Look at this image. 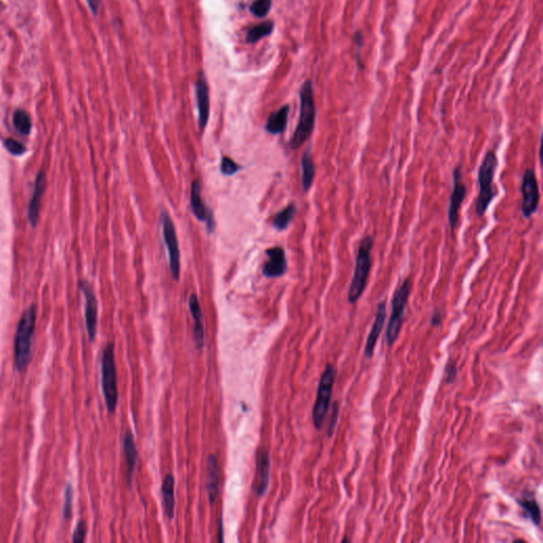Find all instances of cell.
Returning <instances> with one entry per match:
<instances>
[{
	"label": "cell",
	"instance_id": "obj_1",
	"mask_svg": "<svg viewBox=\"0 0 543 543\" xmlns=\"http://www.w3.org/2000/svg\"><path fill=\"white\" fill-rule=\"evenodd\" d=\"M301 112L299 120L295 132L290 141V148L297 150L308 140L314 130L316 108H315L314 95L310 80L303 83L301 89Z\"/></svg>",
	"mask_w": 543,
	"mask_h": 543
},
{
	"label": "cell",
	"instance_id": "obj_2",
	"mask_svg": "<svg viewBox=\"0 0 543 543\" xmlns=\"http://www.w3.org/2000/svg\"><path fill=\"white\" fill-rule=\"evenodd\" d=\"M499 161L494 150H489L486 153L478 172V192L476 200V212L478 218L484 217L492 200L498 196L497 187L494 186V175L497 171Z\"/></svg>",
	"mask_w": 543,
	"mask_h": 543
},
{
	"label": "cell",
	"instance_id": "obj_3",
	"mask_svg": "<svg viewBox=\"0 0 543 543\" xmlns=\"http://www.w3.org/2000/svg\"><path fill=\"white\" fill-rule=\"evenodd\" d=\"M38 316V307L31 305L19 320L14 342L15 367L17 371L27 369L31 359V343Z\"/></svg>",
	"mask_w": 543,
	"mask_h": 543
},
{
	"label": "cell",
	"instance_id": "obj_4",
	"mask_svg": "<svg viewBox=\"0 0 543 543\" xmlns=\"http://www.w3.org/2000/svg\"><path fill=\"white\" fill-rule=\"evenodd\" d=\"M373 246V238L371 235H365L360 242L357 259H356L355 272L348 291V301L350 303H357L365 291L373 264L371 260Z\"/></svg>",
	"mask_w": 543,
	"mask_h": 543
},
{
	"label": "cell",
	"instance_id": "obj_5",
	"mask_svg": "<svg viewBox=\"0 0 543 543\" xmlns=\"http://www.w3.org/2000/svg\"><path fill=\"white\" fill-rule=\"evenodd\" d=\"M412 279L410 277L406 278L402 284L397 287L396 291L393 295L392 313H391L386 328V343L389 347L394 345L398 338L399 334H400L401 327L404 324V312H406L411 291H412Z\"/></svg>",
	"mask_w": 543,
	"mask_h": 543
},
{
	"label": "cell",
	"instance_id": "obj_6",
	"mask_svg": "<svg viewBox=\"0 0 543 543\" xmlns=\"http://www.w3.org/2000/svg\"><path fill=\"white\" fill-rule=\"evenodd\" d=\"M115 346L108 343L105 346L101 361L102 373V391L105 404L108 413H114L118 404V379H117L116 363H115Z\"/></svg>",
	"mask_w": 543,
	"mask_h": 543
},
{
	"label": "cell",
	"instance_id": "obj_7",
	"mask_svg": "<svg viewBox=\"0 0 543 543\" xmlns=\"http://www.w3.org/2000/svg\"><path fill=\"white\" fill-rule=\"evenodd\" d=\"M336 371L332 364H327L324 373L321 376L319 389H317L316 400L312 411V419L315 429L322 430L325 418L328 414L332 401V391L336 382Z\"/></svg>",
	"mask_w": 543,
	"mask_h": 543
},
{
	"label": "cell",
	"instance_id": "obj_8",
	"mask_svg": "<svg viewBox=\"0 0 543 543\" xmlns=\"http://www.w3.org/2000/svg\"><path fill=\"white\" fill-rule=\"evenodd\" d=\"M161 224H163V240H165L167 250H168L171 274L175 280H178L181 275L180 246H178V235H176L174 224L166 211H163L161 213Z\"/></svg>",
	"mask_w": 543,
	"mask_h": 543
},
{
	"label": "cell",
	"instance_id": "obj_9",
	"mask_svg": "<svg viewBox=\"0 0 543 543\" xmlns=\"http://www.w3.org/2000/svg\"><path fill=\"white\" fill-rule=\"evenodd\" d=\"M522 215L525 219H529L538 210L540 202L538 181L536 173L533 169H527L523 173L522 185Z\"/></svg>",
	"mask_w": 543,
	"mask_h": 543
},
{
	"label": "cell",
	"instance_id": "obj_10",
	"mask_svg": "<svg viewBox=\"0 0 543 543\" xmlns=\"http://www.w3.org/2000/svg\"><path fill=\"white\" fill-rule=\"evenodd\" d=\"M467 196V188L463 182L462 167L457 165L453 171V192L450 196L448 219L452 231L457 229L459 222V210Z\"/></svg>",
	"mask_w": 543,
	"mask_h": 543
},
{
	"label": "cell",
	"instance_id": "obj_11",
	"mask_svg": "<svg viewBox=\"0 0 543 543\" xmlns=\"http://www.w3.org/2000/svg\"><path fill=\"white\" fill-rule=\"evenodd\" d=\"M81 289L85 297V323L89 340L93 342L96 338L97 324H98V303L93 287L87 280L81 281Z\"/></svg>",
	"mask_w": 543,
	"mask_h": 543
},
{
	"label": "cell",
	"instance_id": "obj_12",
	"mask_svg": "<svg viewBox=\"0 0 543 543\" xmlns=\"http://www.w3.org/2000/svg\"><path fill=\"white\" fill-rule=\"evenodd\" d=\"M270 459L268 451L260 448L256 453V474H255L254 490L258 497H262L268 489L270 481Z\"/></svg>",
	"mask_w": 543,
	"mask_h": 543
},
{
	"label": "cell",
	"instance_id": "obj_13",
	"mask_svg": "<svg viewBox=\"0 0 543 543\" xmlns=\"http://www.w3.org/2000/svg\"><path fill=\"white\" fill-rule=\"evenodd\" d=\"M268 262L264 264L262 273L268 278L280 277L287 272V259L285 250L280 246L270 247L266 250Z\"/></svg>",
	"mask_w": 543,
	"mask_h": 543
},
{
	"label": "cell",
	"instance_id": "obj_14",
	"mask_svg": "<svg viewBox=\"0 0 543 543\" xmlns=\"http://www.w3.org/2000/svg\"><path fill=\"white\" fill-rule=\"evenodd\" d=\"M196 102H198V126L200 130L204 131L206 126L209 119V89H208L207 81H206L205 75L200 73L196 81Z\"/></svg>",
	"mask_w": 543,
	"mask_h": 543
},
{
	"label": "cell",
	"instance_id": "obj_15",
	"mask_svg": "<svg viewBox=\"0 0 543 543\" xmlns=\"http://www.w3.org/2000/svg\"><path fill=\"white\" fill-rule=\"evenodd\" d=\"M385 319H386V301H382L378 305L375 322H373L371 332H369L367 340H366L364 355L367 359L373 358L378 340L380 338L381 332H382L383 327H384Z\"/></svg>",
	"mask_w": 543,
	"mask_h": 543
},
{
	"label": "cell",
	"instance_id": "obj_16",
	"mask_svg": "<svg viewBox=\"0 0 543 543\" xmlns=\"http://www.w3.org/2000/svg\"><path fill=\"white\" fill-rule=\"evenodd\" d=\"M190 200H192V211L194 216L198 218L200 221L206 222L207 225V231L209 233H213L216 229V221L212 217V213L209 209H207L202 196H200V185L198 181H194L192 186V194H190Z\"/></svg>",
	"mask_w": 543,
	"mask_h": 543
},
{
	"label": "cell",
	"instance_id": "obj_17",
	"mask_svg": "<svg viewBox=\"0 0 543 543\" xmlns=\"http://www.w3.org/2000/svg\"><path fill=\"white\" fill-rule=\"evenodd\" d=\"M46 188V175L44 171L41 170L36 175L34 183V190H33L32 198L28 208V219L32 227L38 224L40 219L41 203H42V196Z\"/></svg>",
	"mask_w": 543,
	"mask_h": 543
},
{
	"label": "cell",
	"instance_id": "obj_18",
	"mask_svg": "<svg viewBox=\"0 0 543 543\" xmlns=\"http://www.w3.org/2000/svg\"><path fill=\"white\" fill-rule=\"evenodd\" d=\"M220 487V468L218 463L217 457L215 454L209 455L207 461V482H206V489H207L208 500L209 503L213 504L219 496Z\"/></svg>",
	"mask_w": 543,
	"mask_h": 543
},
{
	"label": "cell",
	"instance_id": "obj_19",
	"mask_svg": "<svg viewBox=\"0 0 543 543\" xmlns=\"http://www.w3.org/2000/svg\"><path fill=\"white\" fill-rule=\"evenodd\" d=\"M189 309L194 317V340H196L198 349H200V348H203L204 334H204L203 313H202V309H200V303H198L196 294H192L189 297Z\"/></svg>",
	"mask_w": 543,
	"mask_h": 543
},
{
	"label": "cell",
	"instance_id": "obj_20",
	"mask_svg": "<svg viewBox=\"0 0 543 543\" xmlns=\"http://www.w3.org/2000/svg\"><path fill=\"white\" fill-rule=\"evenodd\" d=\"M124 455H126V469H128V483H131L138 459L137 448H136L134 436L130 430L126 431L124 437Z\"/></svg>",
	"mask_w": 543,
	"mask_h": 543
},
{
	"label": "cell",
	"instance_id": "obj_21",
	"mask_svg": "<svg viewBox=\"0 0 543 543\" xmlns=\"http://www.w3.org/2000/svg\"><path fill=\"white\" fill-rule=\"evenodd\" d=\"M289 112V105H285V106H282L281 108H279L277 112L270 115L266 124V132H268L270 134H273V135L284 133L286 128H287Z\"/></svg>",
	"mask_w": 543,
	"mask_h": 543
},
{
	"label": "cell",
	"instance_id": "obj_22",
	"mask_svg": "<svg viewBox=\"0 0 543 543\" xmlns=\"http://www.w3.org/2000/svg\"><path fill=\"white\" fill-rule=\"evenodd\" d=\"M161 492H163V503L165 513L169 520L174 517V478L172 474H167L163 478V485H161Z\"/></svg>",
	"mask_w": 543,
	"mask_h": 543
},
{
	"label": "cell",
	"instance_id": "obj_23",
	"mask_svg": "<svg viewBox=\"0 0 543 543\" xmlns=\"http://www.w3.org/2000/svg\"><path fill=\"white\" fill-rule=\"evenodd\" d=\"M517 503L520 505L525 516L532 520L537 527L541 524V511L540 506L537 502L536 498L533 494H524L521 499L517 500Z\"/></svg>",
	"mask_w": 543,
	"mask_h": 543
},
{
	"label": "cell",
	"instance_id": "obj_24",
	"mask_svg": "<svg viewBox=\"0 0 543 543\" xmlns=\"http://www.w3.org/2000/svg\"><path fill=\"white\" fill-rule=\"evenodd\" d=\"M301 171H303L301 184H303V192H308L312 187L315 173H316V167H315L310 150H307L303 153V159H301Z\"/></svg>",
	"mask_w": 543,
	"mask_h": 543
},
{
	"label": "cell",
	"instance_id": "obj_25",
	"mask_svg": "<svg viewBox=\"0 0 543 543\" xmlns=\"http://www.w3.org/2000/svg\"><path fill=\"white\" fill-rule=\"evenodd\" d=\"M295 213H297V206L294 203L289 204L285 209L276 213L273 219L274 227L278 231H285L294 219Z\"/></svg>",
	"mask_w": 543,
	"mask_h": 543
},
{
	"label": "cell",
	"instance_id": "obj_26",
	"mask_svg": "<svg viewBox=\"0 0 543 543\" xmlns=\"http://www.w3.org/2000/svg\"><path fill=\"white\" fill-rule=\"evenodd\" d=\"M274 23L273 21H268L264 23H259L257 26L253 27L246 35V42L250 44L258 42L262 38H266L270 35L273 31Z\"/></svg>",
	"mask_w": 543,
	"mask_h": 543
},
{
	"label": "cell",
	"instance_id": "obj_27",
	"mask_svg": "<svg viewBox=\"0 0 543 543\" xmlns=\"http://www.w3.org/2000/svg\"><path fill=\"white\" fill-rule=\"evenodd\" d=\"M13 124L17 131L23 135H28L32 128L31 117L29 116L26 111L21 110V108L15 111L14 115H13Z\"/></svg>",
	"mask_w": 543,
	"mask_h": 543
},
{
	"label": "cell",
	"instance_id": "obj_28",
	"mask_svg": "<svg viewBox=\"0 0 543 543\" xmlns=\"http://www.w3.org/2000/svg\"><path fill=\"white\" fill-rule=\"evenodd\" d=\"M270 7H272V1L270 0H256L251 5V12L252 14L256 17H264L268 14Z\"/></svg>",
	"mask_w": 543,
	"mask_h": 543
},
{
	"label": "cell",
	"instance_id": "obj_29",
	"mask_svg": "<svg viewBox=\"0 0 543 543\" xmlns=\"http://www.w3.org/2000/svg\"><path fill=\"white\" fill-rule=\"evenodd\" d=\"M73 486L68 484L65 490V503H64L63 516L66 520L73 515Z\"/></svg>",
	"mask_w": 543,
	"mask_h": 543
},
{
	"label": "cell",
	"instance_id": "obj_30",
	"mask_svg": "<svg viewBox=\"0 0 543 543\" xmlns=\"http://www.w3.org/2000/svg\"><path fill=\"white\" fill-rule=\"evenodd\" d=\"M5 146L11 154L16 155V157L23 155L27 150L23 143H21L19 140H15L14 138H8V139H5Z\"/></svg>",
	"mask_w": 543,
	"mask_h": 543
},
{
	"label": "cell",
	"instance_id": "obj_31",
	"mask_svg": "<svg viewBox=\"0 0 543 543\" xmlns=\"http://www.w3.org/2000/svg\"><path fill=\"white\" fill-rule=\"evenodd\" d=\"M241 167L238 163L229 159V157H224L221 161V172L224 175H233L240 170Z\"/></svg>",
	"mask_w": 543,
	"mask_h": 543
},
{
	"label": "cell",
	"instance_id": "obj_32",
	"mask_svg": "<svg viewBox=\"0 0 543 543\" xmlns=\"http://www.w3.org/2000/svg\"><path fill=\"white\" fill-rule=\"evenodd\" d=\"M87 527L85 521H79V523L76 527L75 532H73V542H83L86 537Z\"/></svg>",
	"mask_w": 543,
	"mask_h": 543
},
{
	"label": "cell",
	"instance_id": "obj_33",
	"mask_svg": "<svg viewBox=\"0 0 543 543\" xmlns=\"http://www.w3.org/2000/svg\"><path fill=\"white\" fill-rule=\"evenodd\" d=\"M338 402L334 404V411H332V416L330 418V421H329L328 426V433L329 437L332 435L334 433V428H336V422H338Z\"/></svg>",
	"mask_w": 543,
	"mask_h": 543
},
{
	"label": "cell",
	"instance_id": "obj_34",
	"mask_svg": "<svg viewBox=\"0 0 543 543\" xmlns=\"http://www.w3.org/2000/svg\"><path fill=\"white\" fill-rule=\"evenodd\" d=\"M446 377H447L448 383H453L457 377V367L454 363L448 364L447 369H446Z\"/></svg>",
	"mask_w": 543,
	"mask_h": 543
},
{
	"label": "cell",
	"instance_id": "obj_35",
	"mask_svg": "<svg viewBox=\"0 0 543 543\" xmlns=\"http://www.w3.org/2000/svg\"><path fill=\"white\" fill-rule=\"evenodd\" d=\"M441 324V312L439 310V309H436L434 311L433 314H432L431 317V325L432 326H439Z\"/></svg>",
	"mask_w": 543,
	"mask_h": 543
},
{
	"label": "cell",
	"instance_id": "obj_36",
	"mask_svg": "<svg viewBox=\"0 0 543 543\" xmlns=\"http://www.w3.org/2000/svg\"><path fill=\"white\" fill-rule=\"evenodd\" d=\"M86 1L93 14H97L100 7V0H86Z\"/></svg>",
	"mask_w": 543,
	"mask_h": 543
},
{
	"label": "cell",
	"instance_id": "obj_37",
	"mask_svg": "<svg viewBox=\"0 0 543 543\" xmlns=\"http://www.w3.org/2000/svg\"><path fill=\"white\" fill-rule=\"evenodd\" d=\"M346 541H348V542H350V539L349 538L343 539V540H342V542H346Z\"/></svg>",
	"mask_w": 543,
	"mask_h": 543
}]
</instances>
